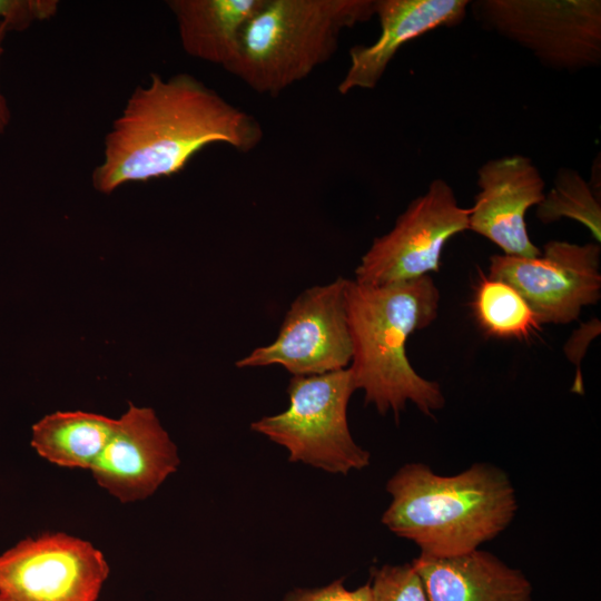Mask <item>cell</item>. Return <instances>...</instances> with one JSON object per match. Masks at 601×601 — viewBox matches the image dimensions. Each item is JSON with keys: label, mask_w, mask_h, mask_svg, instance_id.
Returning <instances> with one entry per match:
<instances>
[{"label": "cell", "mask_w": 601, "mask_h": 601, "mask_svg": "<svg viewBox=\"0 0 601 601\" xmlns=\"http://www.w3.org/2000/svg\"><path fill=\"white\" fill-rule=\"evenodd\" d=\"M263 138V127L253 115L195 76L151 73L114 120L91 183L97 191L111 194L128 183L178 174L208 145L225 144L248 152Z\"/></svg>", "instance_id": "6da1fadb"}, {"label": "cell", "mask_w": 601, "mask_h": 601, "mask_svg": "<svg viewBox=\"0 0 601 601\" xmlns=\"http://www.w3.org/2000/svg\"><path fill=\"white\" fill-rule=\"evenodd\" d=\"M440 290L430 275L388 285L346 280L345 308L352 342L348 366L365 404L396 420L408 402L433 417L445 405L440 384L411 365L405 344L437 317Z\"/></svg>", "instance_id": "7a4b0ae2"}, {"label": "cell", "mask_w": 601, "mask_h": 601, "mask_svg": "<svg viewBox=\"0 0 601 601\" xmlns=\"http://www.w3.org/2000/svg\"><path fill=\"white\" fill-rule=\"evenodd\" d=\"M386 491L391 502L382 523L427 556H455L480 549L510 526L519 508L509 474L486 462L453 475L410 462L388 479Z\"/></svg>", "instance_id": "3957f363"}, {"label": "cell", "mask_w": 601, "mask_h": 601, "mask_svg": "<svg viewBox=\"0 0 601 601\" xmlns=\"http://www.w3.org/2000/svg\"><path fill=\"white\" fill-rule=\"evenodd\" d=\"M374 16L375 0H265L225 70L253 91L277 97L328 61L345 29Z\"/></svg>", "instance_id": "277c9868"}, {"label": "cell", "mask_w": 601, "mask_h": 601, "mask_svg": "<svg viewBox=\"0 0 601 601\" xmlns=\"http://www.w3.org/2000/svg\"><path fill=\"white\" fill-rule=\"evenodd\" d=\"M356 391L349 367L292 376L288 407L263 416L250 428L285 447L289 462L346 475L370 465L371 454L353 439L347 405Z\"/></svg>", "instance_id": "5b68a950"}, {"label": "cell", "mask_w": 601, "mask_h": 601, "mask_svg": "<svg viewBox=\"0 0 601 601\" xmlns=\"http://www.w3.org/2000/svg\"><path fill=\"white\" fill-rule=\"evenodd\" d=\"M469 7L484 29L545 68L574 72L601 63L600 0H476Z\"/></svg>", "instance_id": "8992f818"}, {"label": "cell", "mask_w": 601, "mask_h": 601, "mask_svg": "<svg viewBox=\"0 0 601 601\" xmlns=\"http://www.w3.org/2000/svg\"><path fill=\"white\" fill-rule=\"evenodd\" d=\"M470 208L459 205L450 184L432 180L397 217L393 228L376 238L355 269V280L388 285L439 272L446 243L467 230Z\"/></svg>", "instance_id": "52a82bcc"}, {"label": "cell", "mask_w": 601, "mask_h": 601, "mask_svg": "<svg viewBox=\"0 0 601 601\" xmlns=\"http://www.w3.org/2000/svg\"><path fill=\"white\" fill-rule=\"evenodd\" d=\"M109 571L89 541L45 532L0 553V601H97Z\"/></svg>", "instance_id": "ba28073f"}, {"label": "cell", "mask_w": 601, "mask_h": 601, "mask_svg": "<svg viewBox=\"0 0 601 601\" xmlns=\"http://www.w3.org/2000/svg\"><path fill=\"white\" fill-rule=\"evenodd\" d=\"M601 246L551 240L536 257L495 254L489 276L511 285L541 324H568L601 297Z\"/></svg>", "instance_id": "9c48e42d"}, {"label": "cell", "mask_w": 601, "mask_h": 601, "mask_svg": "<svg viewBox=\"0 0 601 601\" xmlns=\"http://www.w3.org/2000/svg\"><path fill=\"white\" fill-rule=\"evenodd\" d=\"M345 278L314 286L292 303L276 339L252 351L236 366L280 365L293 376L318 375L349 366L352 342L345 308Z\"/></svg>", "instance_id": "30bf717a"}, {"label": "cell", "mask_w": 601, "mask_h": 601, "mask_svg": "<svg viewBox=\"0 0 601 601\" xmlns=\"http://www.w3.org/2000/svg\"><path fill=\"white\" fill-rule=\"evenodd\" d=\"M179 464L177 446L154 410L130 403L89 471L101 489L131 503L151 496Z\"/></svg>", "instance_id": "8fae6325"}, {"label": "cell", "mask_w": 601, "mask_h": 601, "mask_svg": "<svg viewBox=\"0 0 601 601\" xmlns=\"http://www.w3.org/2000/svg\"><path fill=\"white\" fill-rule=\"evenodd\" d=\"M479 193L470 208L469 230L495 244L504 255L536 257L541 249L528 233L526 213L544 198L545 181L523 155L490 159L477 170Z\"/></svg>", "instance_id": "7c38bea8"}, {"label": "cell", "mask_w": 601, "mask_h": 601, "mask_svg": "<svg viewBox=\"0 0 601 601\" xmlns=\"http://www.w3.org/2000/svg\"><path fill=\"white\" fill-rule=\"evenodd\" d=\"M469 6V0H375L380 37L372 45L349 49V65L337 91L374 89L405 43L432 30L461 24Z\"/></svg>", "instance_id": "4fadbf2b"}, {"label": "cell", "mask_w": 601, "mask_h": 601, "mask_svg": "<svg viewBox=\"0 0 601 601\" xmlns=\"http://www.w3.org/2000/svg\"><path fill=\"white\" fill-rule=\"evenodd\" d=\"M411 563L428 601H533L528 577L481 549L445 558L420 554Z\"/></svg>", "instance_id": "5bb4252c"}, {"label": "cell", "mask_w": 601, "mask_h": 601, "mask_svg": "<svg viewBox=\"0 0 601 601\" xmlns=\"http://www.w3.org/2000/svg\"><path fill=\"white\" fill-rule=\"evenodd\" d=\"M265 0H170L184 51L224 69L234 59L243 32Z\"/></svg>", "instance_id": "9a60e30c"}, {"label": "cell", "mask_w": 601, "mask_h": 601, "mask_svg": "<svg viewBox=\"0 0 601 601\" xmlns=\"http://www.w3.org/2000/svg\"><path fill=\"white\" fill-rule=\"evenodd\" d=\"M116 427V418L68 411L43 416L31 428V446L57 466L90 470Z\"/></svg>", "instance_id": "2e32d148"}, {"label": "cell", "mask_w": 601, "mask_h": 601, "mask_svg": "<svg viewBox=\"0 0 601 601\" xmlns=\"http://www.w3.org/2000/svg\"><path fill=\"white\" fill-rule=\"evenodd\" d=\"M473 307L480 327L493 337L525 339L541 329L525 299L503 280L483 277Z\"/></svg>", "instance_id": "e0dca14e"}, {"label": "cell", "mask_w": 601, "mask_h": 601, "mask_svg": "<svg viewBox=\"0 0 601 601\" xmlns=\"http://www.w3.org/2000/svg\"><path fill=\"white\" fill-rule=\"evenodd\" d=\"M536 216L544 224L562 218L573 219L589 229L595 243L601 242L600 199L589 183L573 169H559L553 188L536 206Z\"/></svg>", "instance_id": "ac0fdd59"}, {"label": "cell", "mask_w": 601, "mask_h": 601, "mask_svg": "<svg viewBox=\"0 0 601 601\" xmlns=\"http://www.w3.org/2000/svg\"><path fill=\"white\" fill-rule=\"evenodd\" d=\"M370 587L372 601H428L411 562L373 566Z\"/></svg>", "instance_id": "d6986e66"}, {"label": "cell", "mask_w": 601, "mask_h": 601, "mask_svg": "<svg viewBox=\"0 0 601 601\" xmlns=\"http://www.w3.org/2000/svg\"><path fill=\"white\" fill-rule=\"evenodd\" d=\"M57 10L55 0H0V21L11 31H22L32 22L50 19Z\"/></svg>", "instance_id": "ffe728a7"}, {"label": "cell", "mask_w": 601, "mask_h": 601, "mask_svg": "<svg viewBox=\"0 0 601 601\" xmlns=\"http://www.w3.org/2000/svg\"><path fill=\"white\" fill-rule=\"evenodd\" d=\"M283 601H372L370 582L347 589L344 579L319 588H297L289 591Z\"/></svg>", "instance_id": "44dd1931"}, {"label": "cell", "mask_w": 601, "mask_h": 601, "mask_svg": "<svg viewBox=\"0 0 601 601\" xmlns=\"http://www.w3.org/2000/svg\"><path fill=\"white\" fill-rule=\"evenodd\" d=\"M600 333V323L597 318L582 324L575 329L564 345V352L570 362L577 367V376L572 391L582 394L583 385L580 374V363L585 355L590 342Z\"/></svg>", "instance_id": "7402d4cb"}, {"label": "cell", "mask_w": 601, "mask_h": 601, "mask_svg": "<svg viewBox=\"0 0 601 601\" xmlns=\"http://www.w3.org/2000/svg\"><path fill=\"white\" fill-rule=\"evenodd\" d=\"M10 31H11L10 26L4 21H0V61L4 51V48H3L4 39H6L7 33ZM10 118H11V114L8 106V101L0 89V138L2 137L6 129L8 128Z\"/></svg>", "instance_id": "603a6c76"}]
</instances>
